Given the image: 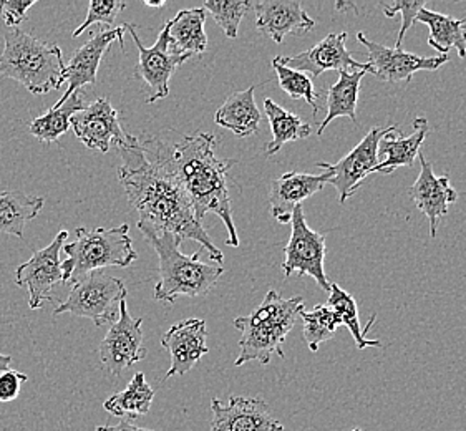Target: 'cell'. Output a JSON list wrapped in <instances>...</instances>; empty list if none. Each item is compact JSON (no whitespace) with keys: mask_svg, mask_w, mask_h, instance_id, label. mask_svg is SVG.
<instances>
[{"mask_svg":"<svg viewBox=\"0 0 466 431\" xmlns=\"http://www.w3.org/2000/svg\"><path fill=\"white\" fill-rule=\"evenodd\" d=\"M420 175L409 189V196L420 211L429 217L430 237L435 239L441 217H445L450 206L455 205L458 193L450 183V176H437L433 166L425 155L420 151Z\"/></svg>","mask_w":466,"mask_h":431,"instance_id":"obj_17","label":"cell"},{"mask_svg":"<svg viewBox=\"0 0 466 431\" xmlns=\"http://www.w3.org/2000/svg\"><path fill=\"white\" fill-rule=\"evenodd\" d=\"M330 181L329 173L309 175L289 171L270 183L269 209L272 217L280 225H290L292 213L296 206H300L306 199L314 196L326 188Z\"/></svg>","mask_w":466,"mask_h":431,"instance_id":"obj_21","label":"cell"},{"mask_svg":"<svg viewBox=\"0 0 466 431\" xmlns=\"http://www.w3.org/2000/svg\"><path fill=\"white\" fill-rule=\"evenodd\" d=\"M10 364H12V358L9 356H4L0 354V372H5L9 370Z\"/></svg>","mask_w":466,"mask_h":431,"instance_id":"obj_40","label":"cell"},{"mask_svg":"<svg viewBox=\"0 0 466 431\" xmlns=\"http://www.w3.org/2000/svg\"><path fill=\"white\" fill-rule=\"evenodd\" d=\"M155 400V390L147 382V376L143 372L135 374L128 386L106 398L103 408L110 415L120 418H138L148 415L151 404Z\"/></svg>","mask_w":466,"mask_h":431,"instance_id":"obj_30","label":"cell"},{"mask_svg":"<svg viewBox=\"0 0 466 431\" xmlns=\"http://www.w3.org/2000/svg\"><path fill=\"white\" fill-rule=\"evenodd\" d=\"M68 231H60L47 247L35 251L27 263L15 271V284L28 291V307L38 310L46 302H52V291L58 284H64V272L60 253Z\"/></svg>","mask_w":466,"mask_h":431,"instance_id":"obj_11","label":"cell"},{"mask_svg":"<svg viewBox=\"0 0 466 431\" xmlns=\"http://www.w3.org/2000/svg\"><path fill=\"white\" fill-rule=\"evenodd\" d=\"M143 319H133L127 299L120 304V317L113 322L100 344V362L108 374L122 376L123 370L141 362L148 350L143 346Z\"/></svg>","mask_w":466,"mask_h":431,"instance_id":"obj_12","label":"cell"},{"mask_svg":"<svg viewBox=\"0 0 466 431\" xmlns=\"http://www.w3.org/2000/svg\"><path fill=\"white\" fill-rule=\"evenodd\" d=\"M252 9L258 30L276 44H282L286 35H300L316 27V20L302 9L300 0H261L252 4Z\"/></svg>","mask_w":466,"mask_h":431,"instance_id":"obj_19","label":"cell"},{"mask_svg":"<svg viewBox=\"0 0 466 431\" xmlns=\"http://www.w3.org/2000/svg\"><path fill=\"white\" fill-rule=\"evenodd\" d=\"M205 7L179 10L171 20H167L168 27V47L173 55H201L208 47L206 37Z\"/></svg>","mask_w":466,"mask_h":431,"instance_id":"obj_23","label":"cell"},{"mask_svg":"<svg viewBox=\"0 0 466 431\" xmlns=\"http://www.w3.org/2000/svg\"><path fill=\"white\" fill-rule=\"evenodd\" d=\"M349 38L347 32L330 34L324 40H320L318 45L309 48L306 52H300L294 56H278L282 65L289 66L292 70H298L302 74H310L312 78H318L327 70L336 72H367L372 74V66L369 64L357 62L350 52L345 47V42Z\"/></svg>","mask_w":466,"mask_h":431,"instance_id":"obj_13","label":"cell"},{"mask_svg":"<svg viewBox=\"0 0 466 431\" xmlns=\"http://www.w3.org/2000/svg\"><path fill=\"white\" fill-rule=\"evenodd\" d=\"M165 153L177 181L187 193L193 213L201 223L206 215H216L228 229L226 244L239 246V236L233 219L231 196L228 186L229 169L236 165L231 158L216 155L218 140L211 133L198 132L181 136L177 143L163 140Z\"/></svg>","mask_w":466,"mask_h":431,"instance_id":"obj_2","label":"cell"},{"mask_svg":"<svg viewBox=\"0 0 466 431\" xmlns=\"http://www.w3.org/2000/svg\"><path fill=\"white\" fill-rule=\"evenodd\" d=\"M125 32H127V24H122L118 27L106 28L90 38L85 45L75 50L68 65L66 66V82L68 84V88L66 95L58 100V104L66 102L70 95L82 90L86 85L96 84V72H98L100 62L115 40L120 44V48L125 52V40H123Z\"/></svg>","mask_w":466,"mask_h":431,"instance_id":"obj_18","label":"cell"},{"mask_svg":"<svg viewBox=\"0 0 466 431\" xmlns=\"http://www.w3.org/2000/svg\"><path fill=\"white\" fill-rule=\"evenodd\" d=\"M367 72H340L336 84L327 90V115L319 125L318 135L320 136L327 126L340 116H347L357 125V104L360 94V84Z\"/></svg>","mask_w":466,"mask_h":431,"instance_id":"obj_26","label":"cell"},{"mask_svg":"<svg viewBox=\"0 0 466 431\" xmlns=\"http://www.w3.org/2000/svg\"><path fill=\"white\" fill-rule=\"evenodd\" d=\"M95 431H155L148 430V428H140L137 425L128 422V420H123L118 425H103V426H96Z\"/></svg>","mask_w":466,"mask_h":431,"instance_id":"obj_39","label":"cell"},{"mask_svg":"<svg viewBox=\"0 0 466 431\" xmlns=\"http://www.w3.org/2000/svg\"><path fill=\"white\" fill-rule=\"evenodd\" d=\"M76 239L66 244L62 249L66 259L62 263L64 284H76L90 272L105 267H128L138 259L133 249L130 225H120L105 229L76 227Z\"/></svg>","mask_w":466,"mask_h":431,"instance_id":"obj_6","label":"cell"},{"mask_svg":"<svg viewBox=\"0 0 466 431\" xmlns=\"http://www.w3.org/2000/svg\"><path fill=\"white\" fill-rule=\"evenodd\" d=\"M417 22L430 28L429 45L447 55L450 48H457L460 58H466V19H453L435 10H420Z\"/></svg>","mask_w":466,"mask_h":431,"instance_id":"obj_25","label":"cell"},{"mask_svg":"<svg viewBox=\"0 0 466 431\" xmlns=\"http://www.w3.org/2000/svg\"><path fill=\"white\" fill-rule=\"evenodd\" d=\"M206 337L208 330L203 319H187L169 328L161 338V346L171 358V366L165 378L187 376L191 368H195L201 356L209 352Z\"/></svg>","mask_w":466,"mask_h":431,"instance_id":"obj_20","label":"cell"},{"mask_svg":"<svg viewBox=\"0 0 466 431\" xmlns=\"http://www.w3.org/2000/svg\"><path fill=\"white\" fill-rule=\"evenodd\" d=\"M122 165L118 181L131 207L138 213V229L175 236L179 243L191 239L208 249L209 257L223 266L224 254L216 247L193 213L185 189L169 165L163 140L149 138L140 143L128 135L116 145Z\"/></svg>","mask_w":466,"mask_h":431,"instance_id":"obj_1","label":"cell"},{"mask_svg":"<svg viewBox=\"0 0 466 431\" xmlns=\"http://www.w3.org/2000/svg\"><path fill=\"white\" fill-rule=\"evenodd\" d=\"M272 66L276 70L280 88L289 95L292 100H306L314 115H318L319 94H316L312 78L302 72L292 70L289 66L282 65L278 56L272 60Z\"/></svg>","mask_w":466,"mask_h":431,"instance_id":"obj_33","label":"cell"},{"mask_svg":"<svg viewBox=\"0 0 466 431\" xmlns=\"http://www.w3.org/2000/svg\"><path fill=\"white\" fill-rule=\"evenodd\" d=\"M395 130L397 126L372 128L365 135L364 140L360 141L349 155H345L342 160L337 163H318V168H322L330 175L329 185L337 189L340 205H344L345 201L360 188L364 179L373 173V168L379 165L380 141Z\"/></svg>","mask_w":466,"mask_h":431,"instance_id":"obj_9","label":"cell"},{"mask_svg":"<svg viewBox=\"0 0 466 431\" xmlns=\"http://www.w3.org/2000/svg\"><path fill=\"white\" fill-rule=\"evenodd\" d=\"M300 319L304 322V340L312 352H318L320 344L336 337L337 328L342 326L327 304H319L309 312L304 310Z\"/></svg>","mask_w":466,"mask_h":431,"instance_id":"obj_32","label":"cell"},{"mask_svg":"<svg viewBox=\"0 0 466 431\" xmlns=\"http://www.w3.org/2000/svg\"><path fill=\"white\" fill-rule=\"evenodd\" d=\"M127 30L138 47V65L135 76L143 82V92L148 95L147 104H155L169 95V80L177 66L183 65L191 55H173L168 47V27L167 22L158 34V40L153 47L147 48L141 44L137 34V25L127 24Z\"/></svg>","mask_w":466,"mask_h":431,"instance_id":"obj_10","label":"cell"},{"mask_svg":"<svg viewBox=\"0 0 466 431\" xmlns=\"http://www.w3.org/2000/svg\"><path fill=\"white\" fill-rule=\"evenodd\" d=\"M158 254L159 281L155 286V299L175 304L177 297H205L224 274L223 266L199 261L201 251L187 256L179 251V241L167 233H155L140 227Z\"/></svg>","mask_w":466,"mask_h":431,"instance_id":"obj_5","label":"cell"},{"mask_svg":"<svg viewBox=\"0 0 466 431\" xmlns=\"http://www.w3.org/2000/svg\"><path fill=\"white\" fill-rule=\"evenodd\" d=\"M352 431H362V430H359V428H355V430H352Z\"/></svg>","mask_w":466,"mask_h":431,"instance_id":"obj_42","label":"cell"},{"mask_svg":"<svg viewBox=\"0 0 466 431\" xmlns=\"http://www.w3.org/2000/svg\"><path fill=\"white\" fill-rule=\"evenodd\" d=\"M0 55V76L24 85L30 94L46 95L66 84L62 48L32 37L20 28H7Z\"/></svg>","mask_w":466,"mask_h":431,"instance_id":"obj_4","label":"cell"},{"mask_svg":"<svg viewBox=\"0 0 466 431\" xmlns=\"http://www.w3.org/2000/svg\"><path fill=\"white\" fill-rule=\"evenodd\" d=\"M256 86L236 92L226 98L215 115V122L239 138H246L259 132L261 112L254 100Z\"/></svg>","mask_w":466,"mask_h":431,"instance_id":"obj_24","label":"cell"},{"mask_svg":"<svg viewBox=\"0 0 466 431\" xmlns=\"http://www.w3.org/2000/svg\"><path fill=\"white\" fill-rule=\"evenodd\" d=\"M145 5L147 7H151V9H161V7H165L167 5V2L165 0H145Z\"/></svg>","mask_w":466,"mask_h":431,"instance_id":"obj_41","label":"cell"},{"mask_svg":"<svg viewBox=\"0 0 466 431\" xmlns=\"http://www.w3.org/2000/svg\"><path fill=\"white\" fill-rule=\"evenodd\" d=\"M84 108L82 90H78L74 95H70L66 102H62V104L56 102L46 115L32 120L28 125V130L32 133V136H35L37 140L46 145L56 143L62 135H66L72 128L70 122H72L75 113H78Z\"/></svg>","mask_w":466,"mask_h":431,"instance_id":"obj_29","label":"cell"},{"mask_svg":"<svg viewBox=\"0 0 466 431\" xmlns=\"http://www.w3.org/2000/svg\"><path fill=\"white\" fill-rule=\"evenodd\" d=\"M28 382V376L19 370L0 372V404H9L19 396L22 384Z\"/></svg>","mask_w":466,"mask_h":431,"instance_id":"obj_38","label":"cell"},{"mask_svg":"<svg viewBox=\"0 0 466 431\" xmlns=\"http://www.w3.org/2000/svg\"><path fill=\"white\" fill-rule=\"evenodd\" d=\"M203 7L215 17L226 37L236 38L239 24L248 10L252 9V4L248 0H206Z\"/></svg>","mask_w":466,"mask_h":431,"instance_id":"obj_34","label":"cell"},{"mask_svg":"<svg viewBox=\"0 0 466 431\" xmlns=\"http://www.w3.org/2000/svg\"><path fill=\"white\" fill-rule=\"evenodd\" d=\"M264 112L269 120L272 140L266 145V156H274L290 141L306 140L310 136V125L296 113L288 112L274 100H264Z\"/></svg>","mask_w":466,"mask_h":431,"instance_id":"obj_28","label":"cell"},{"mask_svg":"<svg viewBox=\"0 0 466 431\" xmlns=\"http://www.w3.org/2000/svg\"><path fill=\"white\" fill-rule=\"evenodd\" d=\"M46 199L28 196L22 191H2L0 193V233L24 239V231L28 221L35 219Z\"/></svg>","mask_w":466,"mask_h":431,"instance_id":"obj_27","label":"cell"},{"mask_svg":"<svg viewBox=\"0 0 466 431\" xmlns=\"http://www.w3.org/2000/svg\"><path fill=\"white\" fill-rule=\"evenodd\" d=\"M382 7L385 15L389 19H392L397 14L401 15L400 32H399L397 45H395V48H401L405 34L410 30L413 22H417V15H419L420 10L427 7V5H425V2H420V0H399V2H393L392 5L382 4Z\"/></svg>","mask_w":466,"mask_h":431,"instance_id":"obj_36","label":"cell"},{"mask_svg":"<svg viewBox=\"0 0 466 431\" xmlns=\"http://www.w3.org/2000/svg\"><path fill=\"white\" fill-rule=\"evenodd\" d=\"M70 126L75 136L90 150L108 153L113 145L128 138L118 122V112L106 98H98L94 104L85 105L84 110L75 113Z\"/></svg>","mask_w":466,"mask_h":431,"instance_id":"obj_16","label":"cell"},{"mask_svg":"<svg viewBox=\"0 0 466 431\" xmlns=\"http://www.w3.org/2000/svg\"><path fill=\"white\" fill-rule=\"evenodd\" d=\"M128 292L120 277L95 271L74 284L66 302L56 306L54 316L74 314L94 322L96 327L112 326L120 317V304Z\"/></svg>","mask_w":466,"mask_h":431,"instance_id":"obj_7","label":"cell"},{"mask_svg":"<svg viewBox=\"0 0 466 431\" xmlns=\"http://www.w3.org/2000/svg\"><path fill=\"white\" fill-rule=\"evenodd\" d=\"M302 312L304 299L300 296L284 299L278 291L268 292L258 309L246 317L234 319V327L243 334L234 366H241L248 362L268 366L272 356L284 358L282 346Z\"/></svg>","mask_w":466,"mask_h":431,"instance_id":"obj_3","label":"cell"},{"mask_svg":"<svg viewBox=\"0 0 466 431\" xmlns=\"http://www.w3.org/2000/svg\"><path fill=\"white\" fill-rule=\"evenodd\" d=\"M413 133L410 136H401L400 128L387 135L379 145V165L373 168V173L392 175L393 171L401 166L410 168L420 155L421 143L430 132L429 120L419 116L413 120Z\"/></svg>","mask_w":466,"mask_h":431,"instance_id":"obj_22","label":"cell"},{"mask_svg":"<svg viewBox=\"0 0 466 431\" xmlns=\"http://www.w3.org/2000/svg\"><path fill=\"white\" fill-rule=\"evenodd\" d=\"M289 243L284 249L286 261L282 263L284 276L289 279L296 272L298 277L309 276L318 282L319 287L326 292H330V282L324 269L326 259V236L318 231H312L306 221L304 207L296 206L290 219Z\"/></svg>","mask_w":466,"mask_h":431,"instance_id":"obj_8","label":"cell"},{"mask_svg":"<svg viewBox=\"0 0 466 431\" xmlns=\"http://www.w3.org/2000/svg\"><path fill=\"white\" fill-rule=\"evenodd\" d=\"M35 4L37 0H0V14L7 27L19 28L20 24L27 19L28 9Z\"/></svg>","mask_w":466,"mask_h":431,"instance_id":"obj_37","label":"cell"},{"mask_svg":"<svg viewBox=\"0 0 466 431\" xmlns=\"http://www.w3.org/2000/svg\"><path fill=\"white\" fill-rule=\"evenodd\" d=\"M327 307L336 314L342 326L350 330V334H352L355 340V346L359 350H364L367 347H383L380 340H370V338L365 337V334L375 324L377 314H373L372 320H369L367 327L362 330L360 328V319H359V310H357V302L349 292L340 289L337 284H330Z\"/></svg>","mask_w":466,"mask_h":431,"instance_id":"obj_31","label":"cell"},{"mask_svg":"<svg viewBox=\"0 0 466 431\" xmlns=\"http://www.w3.org/2000/svg\"><path fill=\"white\" fill-rule=\"evenodd\" d=\"M357 40L369 50V65L372 66V75L379 76L385 82H401L410 80L417 72L427 70L433 72L447 64L448 55L425 56L415 55L401 48H390L380 45L367 38L364 32L357 34Z\"/></svg>","mask_w":466,"mask_h":431,"instance_id":"obj_14","label":"cell"},{"mask_svg":"<svg viewBox=\"0 0 466 431\" xmlns=\"http://www.w3.org/2000/svg\"><path fill=\"white\" fill-rule=\"evenodd\" d=\"M211 412L209 431H284L259 396H231L228 404L213 398Z\"/></svg>","mask_w":466,"mask_h":431,"instance_id":"obj_15","label":"cell"},{"mask_svg":"<svg viewBox=\"0 0 466 431\" xmlns=\"http://www.w3.org/2000/svg\"><path fill=\"white\" fill-rule=\"evenodd\" d=\"M127 9V2L123 0H90L88 4V12H86V19L80 27L74 32V38L80 37L85 30L92 27L94 24H105L115 25V19Z\"/></svg>","mask_w":466,"mask_h":431,"instance_id":"obj_35","label":"cell"}]
</instances>
